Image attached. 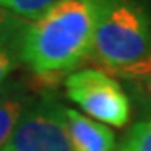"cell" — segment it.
I'll use <instances>...</instances> for the list:
<instances>
[{
  "instance_id": "30bf717a",
  "label": "cell",
  "mask_w": 151,
  "mask_h": 151,
  "mask_svg": "<svg viewBox=\"0 0 151 151\" xmlns=\"http://www.w3.org/2000/svg\"><path fill=\"white\" fill-rule=\"evenodd\" d=\"M113 74L121 76L124 79H131V81H139L143 82L145 87H151V49L141 60L119 70H114Z\"/></svg>"
},
{
  "instance_id": "ba28073f",
  "label": "cell",
  "mask_w": 151,
  "mask_h": 151,
  "mask_svg": "<svg viewBox=\"0 0 151 151\" xmlns=\"http://www.w3.org/2000/svg\"><path fill=\"white\" fill-rule=\"evenodd\" d=\"M60 0H0V7L27 22H35Z\"/></svg>"
},
{
  "instance_id": "7a4b0ae2",
  "label": "cell",
  "mask_w": 151,
  "mask_h": 151,
  "mask_svg": "<svg viewBox=\"0 0 151 151\" xmlns=\"http://www.w3.org/2000/svg\"><path fill=\"white\" fill-rule=\"evenodd\" d=\"M151 49V17L139 0H97L91 59L111 72L141 60Z\"/></svg>"
},
{
  "instance_id": "5bb4252c",
  "label": "cell",
  "mask_w": 151,
  "mask_h": 151,
  "mask_svg": "<svg viewBox=\"0 0 151 151\" xmlns=\"http://www.w3.org/2000/svg\"><path fill=\"white\" fill-rule=\"evenodd\" d=\"M119 151H121V150H119Z\"/></svg>"
},
{
  "instance_id": "6da1fadb",
  "label": "cell",
  "mask_w": 151,
  "mask_h": 151,
  "mask_svg": "<svg viewBox=\"0 0 151 151\" xmlns=\"http://www.w3.org/2000/svg\"><path fill=\"white\" fill-rule=\"evenodd\" d=\"M97 0H60L27 29L20 60L44 81H57L91 57Z\"/></svg>"
},
{
  "instance_id": "9c48e42d",
  "label": "cell",
  "mask_w": 151,
  "mask_h": 151,
  "mask_svg": "<svg viewBox=\"0 0 151 151\" xmlns=\"http://www.w3.org/2000/svg\"><path fill=\"white\" fill-rule=\"evenodd\" d=\"M121 151H151V119L138 121L131 128Z\"/></svg>"
},
{
  "instance_id": "8fae6325",
  "label": "cell",
  "mask_w": 151,
  "mask_h": 151,
  "mask_svg": "<svg viewBox=\"0 0 151 151\" xmlns=\"http://www.w3.org/2000/svg\"><path fill=\"white\" fill-rule=\"evenodd\" d=\"M19 60L20 59H17V57H14V55L0 54V89H2V82L5 81L7 76L17 67Z\"/></svg>"
},
{
  "instance_id": "277c9868",
  "label": "cell",
  "mask_w": 151,
  "mask_h": 151,
  "mask_svg": "<svg viewBox=\"0 0 151 151\" xmlns=\"http://www.w3.org/2000/svg\"><path fill=\"white\" fill-rule=\"evenodd\" d=\"M2 151H74L65 129L64 106L50 96L34 101Z\"/></svg>"
},
{
  "instance_id": "5b68a950",
  "label": "cell",
  "mask_w": 151,
  "mask_h": 151,
  "mask_svg": "<svg viewBox=\"0 0 151 151\" xmlns=\"http://www.w3.org/2000/svg\"><path fill=\"white\" fill-rule=\"evenodd\" d=\"M64 121L74 151H113L114 133L106 124L70 108H64Z\"/></svg>"
},
{
  "instance_id": "3957f363",
  "label": "cell",
  "mask_w": 151,
  "mask_h": 151,
  "mask_svg": "<svg viewBox=\"0 0 151 151\" xmlns=\"http://www.w3.org/2000/svg\"><path fill=\"white\" fill-rule=\"evenodd\" d=\"M64 87L67 97L94 121L114 128H123L129 121V97L108 72L99 69L76 70L67 76Z\"/></svg>"
},
{
  "instance_id": "4fadbf2b",
  "label": "cell",
  "mask_w": 151,
  "mask_h": 151,
  "mask_svg": "<svg viewBox=\"0 0 151 151\" xmlns=\"http://www.w3.org/2000/svg\"><path fill=\"white\" fill-rule=\"evenodd\" d=\"M0 94H2V89H0Z\"/></svg>"
},
{
  "instance_id": "8992f818",
  "label": "cell",
  "mask_w": 151,
  "mask_h": 151,
  "mask_svg": "<svg viewBox=\"0 0 151 151\" xmlns=\"http://www.w3.org/2000/svg\"><path fill=\"white\" fill-rule=\"evenodd\" d=\"M34 101L22 91H2L0 94V151L10 139L19 121Z\"/></svg>"
},
{
  "instance_id": "7c38bea8",
  "label": "cell",
  "mask_w": 151,
  "mask_h": 151,
  "mask_svg": "<svg viewBox=\"0 0 151 151\" xmlns=\"http://www.w3.org/2000/svg\"><path fill=\"white\" fill-rule=\"evenodd\" d=\"M143 99H145V104H146V108H148V111L151 113V87H145Z\"/></svg>"
},
{
  "instance_id": "52a82bcc",
  "label": "cell",
  "mask_w": 151,
  "mask_h": 151,
  "mask_svg": "<svg viewBox=\"0 0 151 151\" xmlns=\"http://www.w3.org/2000/svg\"><path fill=\"white\" fill-rule=\"evenodd\" d=\"M29 25L30 22L0 7V54H9L20 59L22 45Z\"/></svg>"
}]
</instances>
